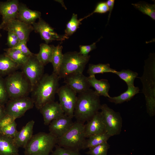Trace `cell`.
Here are the masks:
<instances>
[{
    "label": "cell",
    "instance_id": "obj_24",
    "mask_svg": "<svg viewBox=\"0 0 155 155\" xmlns=\"http://www.w3.org/2000/svg\"><path fill=\"white\" fill-rule=\"evenodd\" d=\"M140 89L135 86H128V88L124 92L120 95L108 98V101L115 104H120L130 100L136 94L139 92Z\"/></svg>",
    "mask_w": 155,
    "mask_h": 155
},
{
    "label": "cell",
    "instance_id": "obj_39",
    "mask_svg": "<svg viewBox=\"0 0 155 155\" xmlns=\"http://www.w3.org/2000/svg\"><path fill=\"white\" fill-rule=\"evenodd\" d=\"M27 41H20L15 47L12 49L18 50L26 55L30 57L34 54L32 53L27 46Z\"/></svg>",
    "mask_w": 155,
    "mask_h": 155
},
{
    "label": "cell",
    "instance_id": "obj_43",
    "mask_svg": "<svg viewBox=\"0 0 155 155\" xmlns=\"http://www.w3.org/2000/svg\"><path fill=\"white\" fill-rule=\"evenodd\" d=\"M4 27V24L2 22L0 24V31L2 29H3ZM1 36V35L0 33V37Z\"/></svg>",
    "mask_w": 155,
    "mask_h": 155
},
{
    "label": "cell",
    "instance_id": "obj_20",
    "mask_svg": "<svg viewBox=\"0 0 155 155\" xmlns=\"http://www.w3.org/2000/svg\"><path fill=\"white\" fill-rule=\"evenodd\" d=\"M87 79L90 86L94 88L95 91L98 95L108 98L111 97L108 94L110 85L107 80H98L96 78L95 75L89 76Z\"/></svg>",
    "mask_w": 155,
    "mask_h": 155
},
{
    "label": "cell",
    "instance_id": "obj_26",
    "mask_svg": "<svg viewBox=\"0 0 155 155\" xmlns=\"http://www.w3.org/2000/svg\"><path fill=\"white\" fill-rule=\"evenodd\" d=\"M4 50V54L21 67L27 61L30 57L17 49L8 48Z\"/></svg>",
    "mask_w": 155,
    "mask_h": 155
},
{
    "label": "cell",
    "instance_id": "obj_2",
    "mask_svg": "<svg viewBox=\"0 0 155 155\" xmlns=\"http://www.w3.org/2000/svg\"><path fill=\"white\" fill-rule=\"evenodd\" d=\"M100 96L90 88L78 94L74 112L76 121L83 123L90 120L100 109Z\"/></svg>",
    "mask_w": 155,
    "mask_h": 155
},
{
    "label": "cell",
    "instance_id": "obj_28",
    "mask_svg": "<svg viewBox=\"0 0 155 155\" xmlns=\"http://www.w3.org/2000/svg\"><path fill=\"white\" fill-rule=\"evenodd\" d=\"M115 69L111 68L108 63H99L97 64H90L87 73L89 76L95 75L98 73L103 74L105 73H115Z\"/></svg>",
    "mask_w": 155,
    "mask_h": 155
},
{
    "label": "cell",
    "instance_id": "obj_15",
    "mask_svg": "<svg viewBox=\"0 0 155 155\" xmlns=\"http://www.w3.org/2000/svg\"><path fill=\"white\" fill-rule=\"evenodd\" d=\"M86 138L94 135L106 133L101 112H98L84 125Z\"/></svg>",
    "mask_w": 155,
    "mask_h": 155
},
{
    "label": "cell",
    "instance_id": "obj_38",
    "mask_svg": "<svg viewBox=\"0 0 155 155\" xmlns=\"http://www.w3.org/2000/svg\"><path fill=\"white\" fill-rule=\"evenodd\" d=\"M101 38H100L96 42L93 43L92 44L87 45H80V52L79 53L81 55L87 56L88 55L89 53L95 49L96 48V42H98Z\"/></svg>",
    "mask_w": 155,
    "mask_h": 155
},
{
    "label": "cell",
    "instance_id": "obj_25",
    "mask_svg": "<svg viewBox=\"0 0 155 155\" xmlns=\"http://www.w3.org/2000/svg\"><path fill=\"white\" fill-rule=\"evenodd\" d=\"M62 49V46L60 45L55 46L51 62L53 67V73L58 75H59L63 59Z\"/></svg>",
    "mask_w": 155,
    "mask_h": 155
},
{
    "label": "cell",
    "instance_id": "obj_19",
    "mask_svg": "<svg viewBox=\"0 0 155 155\" xmlns=\"http://www.w3.org/2000/svg\"><path fill=\"white\" fill-rule=\"evenodd\" d=\"M41 13L28 8L25 4L20 3L17 19L26 24L32 25L41 18Z\"/></svg>",
    "mask_w": 155,
    "mask_h": 155
},
{
    "label": "cell",
    "instance_id": "obj_9",
    "mask_svg": "<svg viewBox=\"0 0 155 155\" xmlns=\"http://www.w3.org/2000/svg\"><path fill=\"white\" fill-rule=\"evenodd\" d=\"M57 93L64 114L72 119L77 99V93L65 84L59 88Z\"/></svg>",
    "mask_w": 155,
    "mask_h": 155
},
{
    "label": "cell",
    "instance_id": "obj_17",
    "mask_svg": "<svg viewBox=\"0 0 155 155\" xmlns=\"http://www.w3.org/2000/svg\"><path fill=\"white\" fill-rule=\"evenodd\" d=\"M19 4L18 0L0 2V14L4 25L11 20L17 19Z\"/></svg>",
    "mask_w": 155,
    "mask_h": 155
},
{
    "label": "cell",
    "instance_id": "obj_32",
    "mask_svg": "<svg viewBox=\"0 0 155 155\" xmlns=\"http://www.w3.org/2000/svg\"><path fill=\"white\" fill-rule=\"evenodd\" d=\"M110 147L107 142L89 148L86 153L88 155H107Z\"/></svg>",
    "mask_w": 155,
    "mask_h": 155
},
{
    "label": "cell",
    "instance_id": "obj_18",
    "mask_svg": "<svg viewBox=\"0 0 155 155\" xmlns=\"http://www.w3.org/2000/svg\"><path fill=\"white\" fill-rule=\"evenodd\" d=\"M34 121H28L20 131H18L13 140L18 148H24L33 136Z\"/></svg>",
    "mask_w": 155,
    "mask_h": 155
},
{
    "label": "cell",
    "instance_id": "obj_42",
    "mask_svg": "<svg viewBox=\"0 0 155 155\" xmlns=\"http://www.w3.org/2000/svg\"><path fill=\"white\" fill-rule=\"evenodd\" d=\"M6 115L5 105H0V120Z\"/></svg>",
    "mask_w": 155,
    "mask_h": 155
},
{
    "label": "cell",
    "instance_id": "obj_27",
    "mask_svg": "<svg viewBox=\"0 0 155 155\" xmlns=\"http://www.w3.org/2000/svg\"><path fill=\"white\" fill-rule=\"evenodd\" d=\"M111 136L107 133L91 136L86 140L83 150L107 142Z\"/></svg>",
    "mask_w": 155,
    "mask_h": 155
},
{
    "label": "cell",
    "instance_id": "obj_44",
    "mask_svg": "<svg viewBox=\"0 0 155 155\" xmlns=\"http://www.w3.org/2000/svg\"><path fill=\"white\" fill-rule=\"evenodd\" d=\"M112 155H128L126 154H114Z\"/></svg>",
    "mask_w": 155,
    "mask_h": 155
},
{
    "label": "cell",
    "instance_id": "obj_6",
    "mask_svg": "<svg viewBox=\"0 0 155 155\" xmlns=\"http://www.w3.org/2000/svg\"><path fill=\"white\" fill-rule=\"evenodd\" d=\"M90 55L84 56L76 51L68 52L63 54V60L59 74L61 79L69 74L81 73L89 61Z\"/></svg>",
    "mask_w": 155,
    "mask_h": 155
},
{
    "label": "cell",
    "instance_id": "obj_3",
    "mask_svg": "<svg viewBox=\"0 0 155 155\" xmlns=\"http://www.w3.org/2000/svg\"><path fill=\"white\" fill-rule=\"evenodd\" d=\"M57 142V138L49 132H39L33 135L24 148V154L49 155Z\"/></svg>",
    "mask_w": 155,
    "mask_h": 155
},
{
    "label": "cell",
    "instance_id": "obj_45",
    "mask_svg": "<svg viewBox=\"0 0 155 155\" xmlns=\"http://www.w3.org/2000/svg\"><path fill=\"white\" fill-rule=\"evenodd\" d=\"M19 155V154H16V155Z\"/></svg>",
    "mask_w": 155,
    "mask_h": 155
},
{
    "label": "cell",
    "instance_id": "obj_37",
    "mask_svg": "<svg viewBox=\"0 0 155 155\" xmlns=\"http://www.w3.org/2000/svg\"><path fill=\"white\" fill-rule=\"evenodd\" d=\"M7 44L8 48H12L16 46L20 42L16 35L12 31L8 30Z\"/></svg>",
    "mask_w": 155,
    "mask_h": 155
},
{
    "label": "cell",
    "instance_id": "obj_12",
    "mask_svg": "<svg viewBox=\"0 0 155 155\" xmlns=\"http://www.w3.org/2000/svg\"><path fill=\"white\" fill-rule=\"evenodd\" d=\"M64 82L70 86L78 94L90 89L91 87L87 77L83 73H74L70 74L64 78Z\"/></svg>",
    "mask_w": 155,
    "mask_h": 155
},
{
    "label": "cell",
    "instance_id": "obj_34",
    "mask_svg": "<svg viewBox=\"0 0 155 155\" xmlns=\"http://www.w3.org/2000/svg\"><path fill=\"white\" fill-rule=\"evenodd\" d=\"M55 149L51 155H81L79 151H75L61 147L56 145Z\"/></svg>",
    "mask_w": 155,
    "mask_h": 155
},
{
    "label": "cell",
    "instance_id": "obj_8",
    "mask_svg": "<svg viewBox=\"0 0 155 155\" xmlns=\"http://www.w3.org/2000/svg\"><path fill=\"white\" fill-rule=\"evenodd\" d=\"M34 105L32 99L28 96L9 99L5 105V112L6 114L16 119L24 115Z\"/></svg>",
    "mask_w": 155,
    "mask_h": 155
},
{
    "label": "cell",
    "instance_id": "obj_35",
    "mask_svg": "<svg viewBox=\"0 0 155 155\" xmlns=\"http://www.w3.org/2000/svg\"><path fill=\"white\" fill-rule=\"evenodd\" d=\"M9 99L4 79L0 76V105H5Z\"/></svg>",
    "mask_w": 155,
    "mask_h": 155
},
{
    "label": "cell",
    "instance_id": "obj_33",
    "mask_svg": "<svg viewBox=\"0 0 155 155\" xmlns=\"http://www.w3.org/2000/svg\"><path fill=\"white\" fill-rule=\"evenodd\" d=\"M17 125L15 121L11 124L0 129V134L13 139L18 131Z\"/></svg>",
    "mask_w": 155,
    "mask_h": 155
},
{
    "label": "cell",
    "instance_id": "obj_29",
    "mask_svg": "<svg viewBox=\"0 0 155 155\" xmlns=\"http://www.w3.org/2000/svg\"><path fill=\"white\" fill-rule=\"evenodd\" d=\"M132 5L143 14L155 20V4H150L144 1H140Z\"/></svg>",
    "mask_w": 155,
    "mask_h": 155
},
{
    "label": "cell",
    "instance_id": "obj_21",
    "mask_svg": "<svg viewBox=\"0 0 155 155\" xmlns=\"http://www.w3.org/2000/svg\"><path fill=\"white\" fill-rule=\"evenodd\" d=\"M18 149L13 138L0 134V155L18 154Z\"/></svg>",
    "mask_w": 155,
    "mask_h": 155
},
{
    "label": "cell",
    "instance_id": "obj_14",
    "mask_svg": "<svg viewBox=\"0 0 155 155\" xmlns=\"http://www.w3.org/2000/svg\"><path fill=\"white\" fill-rule=\"evenodd\" d=\"M72 119L64 114L54 120L49 125V133L57 139L65 134L73 124Z\"/></svg>",
    "mask_w": 155,
    "mask_h": 155
},
{
    "label": "cell",
    "instance_id": "obj_1",
    "mask_svg": "<svg viewBox=\"0 0 155 155\" xmlns=\"http://www.w3.org/2000/svg\"><path fill=\"white\" fill-rule=\"evenodd\" d=\"M59 76L52 73L44 74L32 89L31 98L39 110L45 104L54 101L59 87Z\"/></svg>",
    "mask_w": 155,
    "mask_h": 155
},
{
    "label": "cell",
    "instance_id": "obj_16",
    "mask_svg": "<svg viewBox=\"0 0 155 155\" xmlns=\"http://www.w3.org/2000/svg\"><path fill=\"white\" fill-rule=\"evenodd\" d=\"M42 114L45 125H49L54 120L64 115V113L60 104L55 101L47 103L39 109Z\"/></svg>",
    "mask_w": 155,
    "mask_h": 155
},
{
    "label": "cell",
    "instance_id": "obj_41",
    "mask_svg": "<svg viewBox=\"0 0 155 155\" xmlns=\"http://www.w3.org/2000/svg\"><path fill=\"white\" fill-rule=\"evenodd\" d=\"M115 2V1L114 0H108L106 2L108 8V11H109L108 22L110 18L111 13L114 7Z\"/></svg>",
    "mask_w": 155,
    "mask_h": 155
},
{
    "label": "cell",
    "instance_id": "obj_5",
    "mask_svg": "<svg viewBox=\"0 0 155 155\" xmlns=\"http://www.w3.org/2000/svg\"><path fill=\"white\" fill-rule=\"evenodd\" d=\"M84 124L76 121L63 136L57 139V145L65 148L80 151L83 150L86 140Z\"/></svg>",
    "mask_w": 155,
    "mask_h": 155
},
{
    "label": "cell",
    "instance_id": "obj_10",
    "mask_svg": "<svg viewBox=\"0 0 155 155\" xmlns=\"http://www.w3.org/2000/svg\"><path fill=\"white\" fill-rule=\"evenodd\" d=\"M44 66L38 61L36 54H34L30 57L27 61L21 67L22 71L30 83L32 90L43 75Z\"/></svg>",
    "mask_w": 155,
    "mask_h": 155
},
{
    "label": "cell",
    "instance_id": "obj_11",
    "mask_svg": "<svg viewBox=\"0 0 155 155\" xmlns=\"http://www.w3.org/2000/svg\"><path fill=\"white\" fill-rule=\"evenodd\" d=\"M33 30L39 34L42 39L48 44L53 40L62 41L69 37L64 35H59L55 32L54 28L41 18L37 22L32 25Z\"/></svg>",
    "mask_w": 155,
    "mask_h": 155
},
{
    "label": "cell",
    "instance_id": "obj_13",
    "mask_svg": "<svg viewBox=\"0 0 155 155\" xmlns=\"http://www.w3.org/2000/svg\"><path fill=\"white\" fill-rule=\"evenodd\" d=\"M3 29L10 30L15 33L20 41L28 40L30 34L33 30L32 25L26 24L16 19L11 20L4 25Z\"/></svg>",
    "mask_w": 155,
    "mask_h": 155
},
{
    "label": "cell",
    "instance_id": "obj_36",
    "mask_svg": "<svg viewBox=\"0 0 155 155\" xmlns=\"http://www.w3.org/2000/svg\"><path fill=\"white\" fill-rule=\"evenodd\" d=\"M108 11V8L106 2H101L97 4L94 11L88 16L83 18L79 19L81 22L84 19L87 18L95 13H104Z\"/></svg>",
    "mask_w": 155,
    "mask_h": 155
},
{
    "label": "cell",
    "instance_id": "obj_7",
    "mask_svg": "<svg viewBox=\"0 0 155 155\" xmlns=\"http://www.w3.org/2000/svg\"><path fill=\"white\" fill-rule=\"evenodd\" d=\"M100 109L106 133L111 137L120 134L123 121L120 113L115 111L105 104H102Z\"/></svg>",
    "mask_w": 155,
    "mask_h": 155
},
{
    "label": "cell",
    "instance_id": "obj_31",
    "mask_svg": "<svg viewBox=\"0 0 155 155\" xmlns=\"http://www.w3.org/2000/svg\"><path fill=\"white\" fill-rule=\"evenodd\" d=\"M81 24L78 19L77 15L73 13L70 20L66 25L64 35L69 37V36L71 35L76 31Z\"/></svg>",
    "mask_w": 155,
    "mask_h": 155
},
{
    "label": "cell",
    "instance_id": "obj_30",
    "mask_svg": "<svg viewBox=\"0 0 155 155\" xmlns=\"http://www.w3.org/2000/svg\"><path fill=\"white\" fill-rule=\"evenodd\" d=\"M115 74H117L120 79L123 80L128 87L134 86V80L138 75V73L137 72L129 69H123L120 71H116Z\"/></svg>",
    "mask_w": 155,
    "mask_h": 155
},
{
    "label": "cell",
    "instance_id": "obj_23",
    "mask_svg": "<svg viewBox=\"0 0 155 155\" xmlns=\"http://www.w3.org/2000/svg\"><path fill=\"white\" fill-rule=\"evenodd\" d=\"M54 45L42 43L40 45V50L38 53L36 54L38 61L44 66L49 63H51L53 49Z\"/></svg>",
    "mask_w": 155,
    "mask_h": 155
},
{
    "label": "cell",
    "instance_id": "obj_22",
    "mask_svg": "<svg viewBox=\"0 0 155 155\" xmlns=\"http://www.w3.org/2000/svg\"><path fill=\"white\" fill-rule=\"evenodd\" d=\"M21 67L4 53L0 55V76H7Z\"/></svg>",
    "mask_w": 155,
    "mask_h": 155
},
{
    "label": "cell",
    "instance_id": "obj_4",
    "mask_svg": "<svg viewBox=\"0 0 155 155\" xmlns=\"http://www.w3.org/2000/svg\"><path fill=\"white\" fill-rule=\"evenodd\" d=\"M4 80L9 99L27 96L31 92L30 83L22 71H16L11 73Z\"/></svg>",
    "mask_w": 155,
    "mask_h": 155
},
{
    "label": "cell",
    "instance_id": "obj_40",
    "mask_svg": "<svg viewBox=\"0 0 155 155\" xmlns=\"http://www.w3.org/2000/svg\"><path fill=\"white\" fill-rule=\"evenodd\" d=\"M16 119L13 117L6 114L0 120V129L11 124Z\"/></svg>",
    "mask_w": 155,
    "mask_h": 155
}]
</instances>
